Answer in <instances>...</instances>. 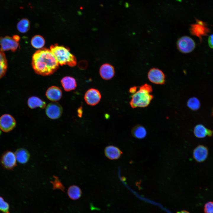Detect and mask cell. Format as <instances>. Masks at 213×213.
<instances>
[{"instance_id": "6da1fadb", "label": "cell", "mask_w": 213, "mask_h": 213, "mask_svg": "<svg viewBox=\"0 0 213 213\" xmlns=\"http://www.w3.org/2000/svg\"><path fill=\"white\" fill-rule=\"evenodd\" d=\"M32 65L35 72L43 76L50 75L58 69L59 64L50 49L43 48L33 55Z\"/></svg>"}, {"instance_id": "7a4b0ae2", "label": "cell", "mask_w": 213, "mask_h": 213, "mask_svg": "<svg viewBox=\"0 0 213 213\" xmlns=\"http://www.w3.org/2000/svg\"><path fill=\"white\" fill-rule=\"evenodd\" d=\"M152 91V88L150 85L145 83L142 85L132 94L130 102V106L133 108L148 106L154 98L151 94Z\"/></svg>"}, {"instance_id": "3957f363", "label": "cell", "mask_w": 213, "mask_h": 213, "mask_svg": "<svg viewBox=\"0 0 213 213\" xmlns=\"http://www.w3.org/2000/svg\"><path fill=\"white\" fill-rule=\"evenodd\" d=\"M50 49L59 64L61 66L67 65L71 67L76 65V59L68 48L55 44L50 46Z\"/></svg>"}, {"instance_id": "277c9868", "label": "cell", "mask_w": 213, "mask_h": 213, "mask_svg": "<svg viewBox=\"0 0 213 213\" xmlns=\"http://www.w3.org/2000/svg\"><path fill=\"white\" fill-rule=\"evenodd\" d=\"M20 37L18 35L14 36L13 37L9 36L0 37V51H4L11 50L15 51L19 47Z\"/></svg>"}, {"instance_id": "5b68a950", "label": "cell", "mask_w": 213, "mask_h": 213, "mask_svg": "<svg viewBox=\"0 0 213 213\" xmlns=\"http://www.w3.org/2000/svg\"><path fill=\"white\" fill-rule=\"evenodd\" d=\"M178 49L180 52L186 54L192 52L195 47L193 40L187 36H183L179 38L177 42Z\"/></svg>"}, {"instance_id": "8992f818", "label": "cell", "mask_w": 213, "mask_h": 213, "mask_svg": "<svg viewBox=\"0 0 213 213\" xmlns=\"http://www.w3.org/2000/svg\"><path fill=\"white\" fill-rule=\"evenodd\" d=\"M196 23L191 25L190 32L192 35L197 37L201 41L202 37L207 35L210 30L205 22L196 19Z\"/></svg>"}, {"instance_id": "52a82bcc", "label": "cell", "mask_w": 213, "mask_h": 213, "mask_svg": "<svg viewBox=\"0 0 213 213\" xmlns=\"http://www.w3.org/2000/svg\"><path fill=\"white\" fill-rule=\"evenodd\" d=\"M16 159L15 154L12 151H7L3 154L0 161L2 165L4 168L11 170L16 166Z\"/></svg>"}, {"instance_id": "ba28073f", "label": "cell", "mask_w": 213, "mask_h": 213, "mask_svg": "<svg viewBox=\"0 0 213 213\" xmlns=\"http://www.w3.org/2000/svg\"><path fill=\"white\" fill-rule=\"evenodd\" d=\"M45 111L47 116L49 118L56 119L61 116L63 112V108L58 103L53 102L47 105Z\"/></svg>"}, {"instance_id": "9c48e42d", "label": "cell", "mask_w": 213, "mask_h": 213, "mask_svg": "<svg viewBox=\"0 0 213 213\" xmlns=\"http://www.w3.org/2000/svg\"><path fill=\"white\" fill-rule=\"evenodd\" d=\"M148 78L151 82L155 84L162 85L165 83V74L161 70L157 68L151 69L148 72Z\"/></svg>"}, {"instance_id": "30bf717a", "label": "cell", "mask_w": 213, "mask_h": 213, "mask_svg": "<svg viewBox=\"0 0 213 213\" xmlns=\"http://www.w3.org/2000/svg\"><path fill=\"white\" fill-rule=\"evenodd\" d=\"M16 125L14 119L9 114H4L0 117V129L4 132L12 130Z\"/></svg>"}, {"instance_id": "8fae6325", "label": "cell", "mask_w": 213, "mask_h": 213, "mask_svg": "<svg viewBox=\"0 0 213 213\" xmlns=\"http://www.w3.org/2000/svg\"><path fill=\"white\" fill-rule=\"evenodd\" d=\"M101 98V95L99 91L93 88L87 91L84 96V99L86 102L91 106H94L98 104Z\"/></svg>"}, {"instance_id": "7c38bea8", "label": "cell", "mask_w": 213, "mask_h": 213, "mask_svg": "<svg viewBox=\"0 0 213 213\" xmlns=\"http://www.w3.org/2000/svg\"><path fill=\"white\" fill-rule=\"evenodd\" d=\"M207 148L202 145H199L194 150L193 156L194 159L199 162L204 161L208 155Z\"/></svg>"}, {"instance_id": "4fadbf2b", "label": "cell", "mask_w": 213, "mask_h": 213, "mask_svg": "<svg viewBox=\"0 0 213 213\" xmlns=\"http://www.w3.org/2000/svg\"><path fill=\"white\" fill-rule=\"evenodd\" d=\"M104 153L107 158L112 160L118 159L122 154L119 148L113 145L106 146L104 149Z\"/></svg>"}, {"instance_id": "5bb4252c", "label": "cell", "mask_w": 213, "mask_h": 213, "mask_svg": "<svg viewBox=\"0 0 213 213\" xmlns=\"http://www.w3.org/2000/svg\"><path fill=\"white\" fill-rule=\"evenodd\" d=\"M62 95V92L61 89L56 86H52L49 87L46 93V96L47 99L53 102L60 100Z\"/></svg>"}, {"instance_id": "9a60e30c", "label": "cell", "mask_w": 213, "mask_h": 213, "mask_svg": "<svg viewBox=\"0 0 213 213\" xmlns=\"http://www.w3.org/2000/svg\"><path fill=\"white\" fill-rule=\"evenodd\" d=\"M100 74L104 79L108 80L112 78L115 74L114 67L110 64H104L101 67L99 70Z\"/></svg>"}, {"instance_id": "2e32d148", "label": "cell", "mask_w": 213, "mask_h": 213, "mask_svg": "<svg viewBox=\"0 0 213 213\" xmlns=\"http://www.w3.org/2000/svg\"><path fill=\"white\" fill-rule=\"evenodd\" d=\"M193 133L195 135L199 138H203L206 136H212L213 131L206 128L202 124H198L194 128Z\"/></svg>"}, {"instance_id": "e0dca14e", "label": "cell", "mask_w": 213, "mask_h": 213, "mask_svg": "<svg viewBox=\"0 0 213 213\" xmlns=\"http://www.w3.org/2000/svg\"><path fill=\"white\" fill-rule=\"evenodd\" d=\"M61 82L64 90L66 91L75 90L77 87L76 81L72 77H64L61 79Z\"/></svg>"}, {"instance_id": "ac0fdd59", "label": "cell", "mask_w": 213, "mask_h": 213, "mask_svg": "<svg viewBox=\"0 0 213 213\" xmlns=\"http://www.w3.org/2000/svg\"><path fill=\"white\" fill-rule=\"evenodd\" d=\"M15 154L17 160L20 163H26L30 158L29 153L26 149H24L20 148L17 149Z\"/></svg>"}, {"instance_id": "d6986e66", "label": "cell", "mask_w": 213, "mask_h": 213, "mask_svg": "<svg viewBox=\"0 0 213 213\" xmlns=\"http://www.w3.org/2000/svg\"><path fill=\"white\" fill-rule=\"evenodd\" d=\"M28 104L29 107L31 109L38 107L44 109L46 106V103L44 101L36 96H32L28 99Z\"/></svg>"}, {"instance_id": "ffe728a7", "label": "cell", "mask_w": 213, "mask_h": 213, "mask_svg": "<svg viewBox=\"0 0 213 213\" xmlns=\"http://www.w3.org/2000/svg\"><path fill=\"white\" fill-rule=\"evenodd\" d=\"M131 133L134 137L139 139L144 138L146 136V130L143 126L138 125L134 126L131 130Z\"/></svg>"}, {"instance_id": "44dd1931", "label": "cell", "mask_w": 213, "mask_h": 213, "mask_svg": "<svg viewBox=\"0 0 213 213\" xmlns=\"http://www.w3.org/2000/svg\"><path fill=\"white\" fill-rule=\"evenodd\" d=\"M67 194L70 198L72 200H76L80 197L82 191L78 186L75 185H72L69 188Z\"/></svg>"}, {"instance_id": "7402d4cb", "label": "cell", "mask_w": 213, "mask_h": 213, "mask_svg": "<svg viewBox=\"0 0 213 213\" xmlns=\"http://www.w3.org/2000/svg\"><path fill=\"white\" fill-rule=\"evenodd\" d=\"M31 43L34 48L41 49L44 46L45 41L44 38L41 36L36 35L34 36L31 39Z\"/></svg>"}, {"instance_id": "603a6c76", "label": "cell", "mask_w": 213, "mask_h": 213, "mask_svg": "<svg viewBox=\"0 0 213 213\" xmlns=\"http://www.w3.org/2000/svg\"><path fill=\"white\" fill-rule=\"evenodd\" d=\"M7 67V61L5 54L0 50V79L5 75Z\"/></svg>"}, {"instance_id": "cb8c5ba5", "label": "cell", "mask_w": 213, "mask_h": 213, "mask_svg": "<svg viewBox=\"0 0 213 213\" xmlns=\"http://www.w3.org/2000/svg\"><path fill=\"white\" fill-rule=\"evenodd\" d=\"M30 28V22L29 20L23 18L20 21L17 25V28L20 33H25L28 31Z\"/></svg>"}, {"instance_id": "d4e9b609", "label": "cell", "mask_w": 213, "mask_h": 213, "mask_svg": "<svg viewBox=\"0 0 213 213\" xmlns=\"http://www.w3.org/2000/svg\"><path fill=\"white\" fill-rule=\"evenodd\" d=\"M187 105L192 110L196 111L199 108L200 103L197 98L193 97L188 99L187 102Z\"/></svg>"}, {"instance_id": "484cf974", "label": "cell", "mask_w": 213, "mask_h": 213, "mask_svg": "<svg viewBox=\"0 0 213 213\" xmlns=\"http://www.w3.org/2000/svg\"><path fill=\"white\" fill-rule=\"evenodd\" d=\"M0 211L3 213H9V204L1 196H0Z\"/></svg>"}, {"instance_id": "4316f807", "label": "cell", "mask_w": 213, "mask_h": 213, "mask_svg": "<svg viewBox=\"0 0 213 213\" xmlns=\"http://www.w3.org/2000/svg\"><path fill=\"white\" fill-rule=\"evenodd\" d=\"M204 211L205 213H213V201H209L205 204Z\"/></svg>"}, {"instance_id": "83f0119b", "label": "cell", "mask_w": 213, "mask_h": 213, "mask_svg": "<svg viewBox=\"0 0 213 213\" xmlns=\"http://www.w3.org/2000/svg\"><path fill=\"white\" fill-rule=\"evenodd\" d=\"M88 66V62L85 60H82L79 62L78 63L79 67L81 69H86L87 67Z\"/></svg>"}, {"instance_id": "f1b7e54d", "label": "cell", "mask_w": 213, "mask_h": 213, "mask_svg": "<svg viewBox=\"0 0 213 213\" xmlns=\"http://www.w3.org/2000/svg\"><path fill=\"white\" fill-rule=\"evenodd\" d=\"M208 42L209 46L213 49V34L211 35L209 37Z\"/></svg>"}, {"instance_id": "f546056e", "label": "cell", "mask_w": 213, "mask_h": 213, "mask_svg": "<svg viewBox=\"0 0 213 213\" xmlns=\"http://www.w3.org/2000/svg\"><path fill=\"white\" fill-rule=\"evenodd\" d=\"M137 89V87L136 86H133L130 88L129 90V92L132 93L134 94L136 91Z\"/></svg>"}, {"instance_id": "4dcf8cb0", "label": "cell", "mask_w": 213, "mask_h": 213, "mask_svg": "<svg viewBox=\"0 0 213 213\" xmlns=\"http://www.w3.org/2000/svg\"><path fill=\"white\" fill-rule=\"evenodd\" d=\"M78 111L79 113V116H81L82 114V110L80 108V109H79Z\"/></svg>"}, {"instance_id": "1f68e13d", "label": "cell", "mask_w": 213, "mask_h": 213, "mask_svg": "<svg viewBox=\"0 0 213 213\" xmlns=\"http://www.w3.org/2000/svg\"><path fill=\"white\" fill-rule=\"evenodd\" d=\"M177 213H190L186 211H182L180 212H178Z\"/></svg>"}, {"instance_id": "d6a6232c", "label": "cell", "mask_w": 213, "mask_h": 213, "mask_svg": "<svg viewBox=\"0 0 213 213\" xmlns=\"http://www.w3.org/2000/svg\"><path fill=\"white\" fill-rule=\"evenodd\" d=\"M212 115H213V110H212Z\"/></svg>"}]
</instances>
